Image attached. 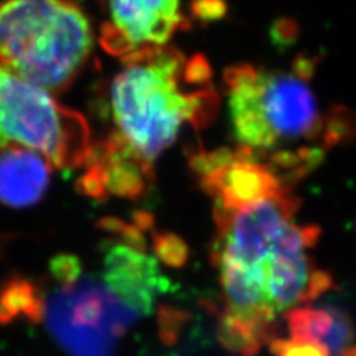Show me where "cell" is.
Instances as JSON below:
<instances>
[{
    "mask_svg": "<svg viewBox=\"0 0 356 356\" xmlns=\"http://www.w3.org/2000/svg\"><path fill=\"white\" fill-rule=\"evenodd\" d=\"M110 51L138 52L162 48L181 26L180 0H108Z\"/></svg>",
    "mask_w": 356,
    "mask_h": 356,
    "instance_id": "cell-8",
    "label": "cell"
},
{
    "mask_svg": "<svg viewBox=\"0 0 356 356\" xmlns=\"http://www.w3.org/2000/svg\"><path fill=\"white\" fill-rule=\"evenodd\" d=\"M318 344L324 346L330 356H348L356 346L352 321L343 310L332 307V322Z\"/></svg>",
    "mask_w": 356,
    "mask_h": 356,
    "instance_id": "cell-11",
    "label": "cell"
},
{
    "mask_svg": "<svg viewBox=\"0 0 356 356\" xmlns=\"http://www.w3.org/2000/svg\"><path fill=\"white\" fill-rule=\"evenodd\" d=\"M297 197L276 195L236 213H216L213 263L226 310L218 328L238 348L259 353L276 334V319L322 296L332 277L309 250L321 229L298 225Z\"/></svg>",
    "mask_w": 356,
    "mask_h": 356,
    "instance_id": "cell-1",
    "label": "cell"
},
{
    "mask_svg": "<svg viewBox=\"0 0 356 356\" xmlns=\"http://www.w3.org/2000/svg\"><path fill=\"white\" fill-rule=\"evenodd\" d=\"M153 251L156 260H162L171 267H180L187 261V245L172 233H158L153 236Z\"/></svg>",
    "mask_w": 356,
    "mask_h": 356,
    "instance_id": "cell-12",
    "label": "cell"
},
{
    "mask_svg": "<svg viewBox=\"0 0 356 356\" xmlns=\"http://www.w3.org/2000/svg\"><path fill=\"white\" fill-rule=\"evenodd\" d=\"M273 356H330L328 350L318 343L294 339H273L270 343Z\"/></svg>",
    "mask_w": 356,
    "mask_h": 356,
    "instance_id": "cell-13",
    "label": "cell"
},
{
    "mask_svg": "<svg viewBox=\"0 0 356 356\" xmlns=\"http://www.w3.org/2000/svg\"><path fill=\"white\" fill-rule=\"evenodd\" d=\"M184 60L165 48L134 52L111 85L118 134L110 140L150 166L186 124H204L214 107L213 91L186 89L187 83L208 79L205 61Z\"/></svg>",
    "mask_w": 356,
    "mask_h": 356,
    "instance_id": "cell-3",
    "label": "cell"
},
{
    "mask_svg": "<svg viewBox=\"0 0 356 356\" xmlns=\"http://www.w3.org/2000/svg\"><path fill=\"white\" fill-rule=\"evenodd\" d=\"M44 296L40 319L70 356H115L119 341L141 318L92 276H79Z\"/></svg>",
    "mask_w": 356,
    "mask_h": 356,
    "instance_id": "cell-6",
    "label": "cell"
},
{
    "mask_svg": "<svg viewBox=\"0 0 356 356\" xmlns=\"http://www.w3.org/2000/svg\"><path fill=\"white\" fill-rule=\"evenodd\" d=\"M233 132L288 188L316 166L325 150L344 137L332 125L306 74L297 70L233 67L226 73Z\"/></svg>",
    "mask_w": 356,
    "mask_h": 356,
    "instance_id": "cell-2",
    "label": "cell"
},
{
    "mask_svg": "<svg viewBox=\"0 0 356 356\" xmlns=\"http://www.w3.org/2000/svg\"><path fill=\"white\" fill-rule=\"evenodd\" d=\"M91 48L86 17L65 0H0V69L19 79L58 91Z\"/></svg>",
    "mask_w": 356,
    "mask_h": 356,
    "instance_id": "cell-4",
    "label": "cell"
},
{
    "mask_svg": "<svg viewBox=\"0 0 356 356\" xmlns=\"http://www.w3.org/2000/svg\"><path fill=\"white\" fill-rule=\"evenodd\" d=\"M19 147L57 168L89 158V131L82 116L60 106L44 89L0 69V150Z\"/></svg>",
    "mask_w": 356,
    "mask_h": 356,
    "instance_id": "cell-5",
    "label": "cell"
},
{
    "mask_svg": "<svg viewBox=\"0 0 356 356\" xmlns=\"http://www.w3.org/2000/svg\"><path fill=\"white\" fill-rule=\"evenodd\" d=\"M192 165L217 213H236L289 192L269 166L241 147L195 154Z\"/></svg>",
    "mask_w": 356,
    "mask_h": 356,
    "instance_id": "cell-7",
    "label": "cell"
},
{
    "mask_svg": "<svg viewBox=\"0 0 356 356\" xmlns=\"http://www.w3.org/2000/svg\"><path fill=\"white\" fill-rule=\"evenodd\" d=\"M102 281L141 316L149 315L156 298L168 289L156 257L125 241L104 251Z\"/></svg>",
    "mask_w": 356,
    "mask_h": 356,
    "instance_id": "cell-9",
    "label": "cell"
},
{
    "mask_svg": "<svg viewBox=\"0 0 356 356\" xmlns=\"http://www.w3.org/2000/svg\"><path fill=\"white\" fill-rule=\"evenodd\" d=\"M51 163L43 156L19 147L0 150V204L27 208L48 191Z\"/></svg>",
    "mask_w": 356,
    "mask_h": 356,
    "instance_id": "cell-10",
    "label": "cell"
}]
</instances>
